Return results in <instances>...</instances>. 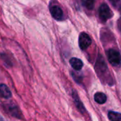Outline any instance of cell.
<instances>
[{
  "label": "cell",
  "instance_id": "cell-1",
  "mask_svg": "<svg viewBox=\"0 0 121 121\" xmlns=\"http://www.w3.org/2000/svg\"><path fill=\"white\" fill-rule=\"evenodd\" d=\"M3 107L4 111L11 116L18 118V119H21L22 118V113L19 108V106L14 103L13 101H9L3 104Z\"/></svg>",
  "mask_w": 121,
  "mask_h": 121
},
{
  "label": "cell",
  "instance_id": "cell-2",
  "mask_svg": "<svg viewBox=\"0 0 121 121\" xmlns=\"http://www.w3.org/2000/svg\"><path fill=\"white\" fill-rule=\"evenodd\" d=\"M107 57L110 64L114 67L121 66V55L119 52L116 50L110 49L107 51Z\"/></svg>",
  "mask_w": 121,
  "mask_h": 121
},
{
  "label": "cell",
  "instance_id": "cell-3",
  "mask_svg": "<svg viewBox=\"0 0 121 121\" xmlns=\"http://www.w3.org/2000/svg\"><path fill=\"white\" fill-rule=\"evenodd\" d=\"M98 14H99V18L101 19L102 21L104 22L111 18L113 16V11L106 4H103L101 5L98 9Z\"/></svg>",
  "mask_w": 121,
  "mask_h": 121
},
{
  "label": "cell",
  "instance_id": "cell-4",
  "mask_svg": "<svg viewBox=\"0 0 121 121\" xmlns=\"http://www.w3.org/2000/svg\"><path fill=\"white\" fill-rule=\"evenodd\" d=\"M91 43H92V40H91L90 36L87 33L83 32L79 35L78 45L81 50H84L87 49L91 45Z\"/></svg>",
  "mask_w": 121,
  "mask_h": 121
},
{
  "label": "cell",
  "instance_id": "cell-5",
  "mask_svg": "<svg viewBox=\"0 0 121 121\" xmlns=\"http://www.w3.org/2000/svg\"><path fill=\"white\" fill-rule=\"evenodd\" d=\"M96 72L99 76H106V72H108V67L106 63L105 62L104 60L101 57L97 60L96 65Z\"/></svg>",
  "mask_w": 121,
  "mask_h": 121
},
{
  "label": "cell",
  "instance_id": "cell-6",
  "mask_svg": "<svg viewBox=\"0 0 121 121\" xmlns=\"http://www.w3.org/2000/svg\"><path fill=\"white\" fill-rule=\"evenodd\" d=\"M50 13L52 16V17L53 18H55L56 20H61L63 18V11L61 9L60 6H58V5H52L50 6Z\"/></svg>",
  "mask_w": 121,
  "mask_h": 121
},
{
  "label": "cell",
  "instance_id": "cell-7",
  "mask_svg": "<svg viewBox=\"0 0 121 121\" xmlns=\"http://www.w3.org/2000/svg\"><path fill=\"white\" fill-rule=\"evenodd\" d=\"M0 96L5 99H9L12 96L11 90L4 84H0Z\"/></svg>",
  "mask_w": 121,
  "mask_h": 121
},
{
  "label": "cell",
  "instance_id": "cell-8",
  "mask_svg": "<svg viewBox=\"0 0 121 121\" xmlns=\"http://www.w3.org/2000/svg\"><path fill=\"white\" fill-rule=\"evenodd\" d=\"M73 101H74V103H75V105L76 106V108H78V110L81 113H84L86 112V109H85V107L83 105L82 102L81 101V100L79 99V97L76 93V91H73Z\"/></svg>",
  "mask_w": 121,
  "mask_h": 121
},
{
  "label": "cell",
  "instance_id": "cell-9",
  "mask_svg": "<svg viewBox=\"0 0 121 121\" xmlns=\"http://www.w3.org/2000/svg\"><path fill=\"white\" fill-rule=\"evenodd\" d=\"M69 62H70L72 68L76 71L81 70L83 66V63L82 60H81L80 59H78L77 57H72L70 60Z\"/></svg>",
  "mask_w": 121,
  "mask_h": 121
},
{
  "label": "cell",
  "instance_id": "cell-10",
  "mask_svg": "<svg viewBox=\"0 0 121 121\" xmlns=\"http://www.w3.org/2000/svg\"><path fill=\"white\" fill-rule=\"evenodd\" d=\"M94 100L96 103L99 104H103L107 101V96L104 93L98 92L94 95Z\"/></svg>",
  "mask_w": 121,
  "mask_h": 121
},
{
  "label": "cell",
  "instance_id": "cell-11",
  "mask_svg": "<svg viewBox=\"0 0 121 121\" xmlns=\"http://www.w3.org/2000/svg\"><path fill=\"white\" fill-rule=\"evenodd\" d=\"M0 57H1V58L2 60L4 65L6 67H11L13 66V63H12V62H11L9 56L7 54H6L4 52H2L0 55Z\"/></svg>",
  "mask_w": 121,
  "mask_h": 121
},
{
  "label": "cell",
  "instance_id": "cell-12",
  "mask_svg": "<svg viewBox=\"0 0 121 121\" xmlns=\"http://www.w3.org/2000/svg\"><path fill=\"white\" fill-rule=\"evenodd\" d=\"M108 116V118L110 121H121V113L114 112V111H110Z\"/></svg>",
  "mask_w": 121,
  "mask_h": 121
},
{
  "label": "cell",
  "instance_id": "cell-13",
  "mask_svg": "<svg viewBox=\"0 0 121 121\" xmlns=\"http://www.w3.org/2000/svg\"><path fill=\"white\" fill-rule=\"evenodd\" d=\"M83 6L87 9L91 10L94 8L95 0H81Z\"/></svg>",
  "mask_w": 121,
  "mask_h": 121
},
{
  "label": "cell",
  "instance_id": "cell-14",
  "mask_svg": "<svg viewBox=\"0 0 121 121\" xmlns=\"http://www.w3.org/2000/svg\"><path fill=\"white\" fill-rule=\"evenodd\" d=\"M120 1L121 0H110V1H111V3L115 6H117V4L120 2Z\"/></svg>",
  "mask_w": 121,
  "mask_h": 121
},
{
  "label": "cell",
  "instance_id": "cell-15",
  "mask_svg": "<svg viewBox=\"0 0 121 121\" xmlns=\"http://www.w3.org/2000/svg\"><path fill=\"white\" fill-rule=\"evenodd\" d=\"M120 9H119V11H120V12H121V5L120 6V7H119Z\"/></svg>",
  "mask_w": 121,
  "mask_h": 121
}]
</instances>
